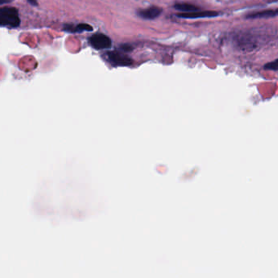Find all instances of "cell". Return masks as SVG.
Listing matches in <instances>:
<instances>
[{
	"label": "cell",
	"instance_id": "obj_2",
	"mask_svg": "<svg viewBox=\"0 0 278 278\" xmlns=\"http://www.w3.org/2000/svg\"><path fill=\"white\" fill-rule=\"evenodd\" d=\"M106 59L114 66H130L133 63L132 59L123 51H108Z\"/></svg>",
	"mask_w": 278,
	"mask_h": 278
},
{
	"label": "cell",
	"instance_id": "obj_7",
	"mask_svg": "<svg viewBox=\"0 0 278 278\" xmlns=\"http://www.w3.org/2000/svg\"><path fill=\"white\" fill-rule=\"evenodd\" d=\"M64 30L70 33H81L82 32L92 31L93 28L88 24L80 23V24H77V25H73V24L65 25L64 26Z\"/></svg>",
	"mask_w": 278,
	"mask_h": 278
},
{
	"label": "cell",
	"instance_id": "obj_13",
	"mask_svg": "<svg viewBox=\"0 0 278 278\" xmlns=\"http://www.w3.org/2000/svg\"><path fill=\"white\" fill-rule=\"evenodd\" d=\"M278 0H272V2H278Z\"/></svg>",
	"mask_w": 278,
	"mask_h": 278
},
{
	"label": "cell",
	"instance_id": "obj_9",
	"mask_svg": "<svg viewBox=\"0 0 278 278\" xmlns=\"http://www.w3.org/2000/svg\"><path fill=\"white\" fill-rule=\"evenodd\" d=\"M265 69L268 70H273V71H278V59L272 61V62L268 63L264 66Z\"/></svg>",
	"mask_w": 278,
	"mask_h": 278
},
{
	"label": "cell",
	"instance_id": "obj_8",
	"mask_svg": "<svg viewBox=\"0 0 278 278\" xmlns=\"http://www.w3.org/2000/svg\"><path fill=\"white\" fill-rule=\"evenodd\" d=\"M175 8L180 11H182L183 12H190V11H198V8L197 6H194L193 4H189V3H177V4L174 6Z\"/></svg>",
	"mask_w": 278,
	"mask_h": 278
},
{
	"label": "cell",
	"instance_id": "obj_3",
	"mask_svg": "<svg viewBox=\"0 0 278 278\" xmlns=\"http://www.w3.org/2000/svg\"><path fill=\"white\" fill-rule=\"evenodd\" d=\"M88 42L91 47L96 50L106 49L110 47L112 44L111 39L108 36L101 33H95L91 35Z\"/></svg>",
	"mask_w": 278,
	"mask_h": 278
},
{
	"label": "cell",
	"instance_id": "obj_1",
	"mask_svg": "<svg viewBox=\"0 0 278 278\" xmlns=\"http://www.w3.org/2000/svg\"><path fill=\"white\" fill-rule=\"evenodd\" d=\"M20 24L18 10L12 7H2L0 9V25L10 29L17 28Z\"/></svg>",
	"mask_w": 278,
	"mask_h": 278
},
{
	"label": "cell",
	"instance_id": "obj_5",
	"mask_svg": "<svg viewBox=\"0 0 278 278\" xmlns=\"http://www.w3.org/2000/svg\"><path fill=\"white\" fill-rule=\"evenodd\" d=\"M162 11H163V10L160 7L152 6V7H148V8L139 10L137 11V15L142 19H145V20H154V19L160 16Z\"/></svg>",
	"mask_w": 278,
	"mask_h": 278
},
{
	"label": "cell",
	"instance_id": "obj_11",
	"mask_svg": "<svg viewBox=\"0 0 278 278\" xmlns=\"http://www.w3.org/2000/svg\"><path fill=\"white\" fill-rule=\"evenodd\" d=\"M27 2H29V3H30V4L32 5V6H38V1H37V0H26Z\"/></svg>",
	"mask_w": 278,
	"mask_h": 278
},
{
	"label": "cell",
	"instance_id": "obj_6",
	"mask_svg": "<svg viewBox=\"0 0 278 278\" xmlns=\"http://www.w3.org/2000/svg\"><path fill=\"white\" fill-rule=\"evenodd\" d=\"M278 16V8L267 9L263 11H255L247 15V19H264V18H272Z\"/></svg>",
	"mask_w": 278,
	"mask_h": 278
},
{
	"label": "cell",
	"instance_id": "obj_4",
	"mask_svg": "<svg viewBox=\"0 0 278 278\" xmlns=\"http://www.w3.org/2000/svg\"><path fill=\"white\" fill-rule=\"evenodd\" d=\"M220 15L217 11H195L190 12H182L178 13L176 16L185 19H198V18H212L216 17Z\"/></svg>",
	"mask_w": 278,
	"mask_h": 278
},
{
	"label": "cell",
	"instance_id": "obj_10",
	"mask_svg": "<svg viewBox=\"0 0 278 278\" xmlns=\"http://www.w3.org/2000/svg\"><path fill=\"white\" fill-rule=\"evenodd\" d=\"M121 49L123 50L125 52H127V51H131L132 50V47H131V45L124 44L122 45Z\"/></svg>",
	"mask_w": 278,
	"mask_h": 278
},
{
	"label": "cell",
	"instance_id": "obj_12",
	"mask_svg": "<svg viewBox=\"0 0 278 278\" xmlns=\"http://www.w3.org/2000/svg\"><path fill=\"white\" fill-rule=\"evenodd\" d=\"M0 1H1L0 3L2 5L4 4V3H7V2H11L12 0H0Z\"/></svg>",
	"mask_w": 278,
	"mask_h": 278
}]
</instances>
